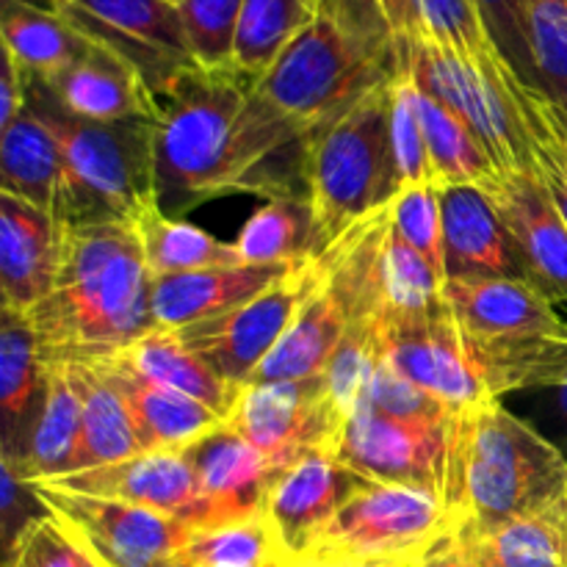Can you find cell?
Listing matches in <instances>:
<instances>
[{"label": "cell", "instance_id": "obj_1", "mask_svg": "<svg viewBox=\"0 0 567 567\" xmlns=\"http://www.w3.org/2000/svg\"><path fill=\"white\" fill-rule=\"evenodd\" d=\"M153 120L155 188L166 216L225 197L308 199V127L260 94L236 66L177 72L158 94Z\"/></svg>", "mask_w": 567, "mask_h": 567}, {"label": "cell", "instance_id": "obj_2", "mask_svg": "<svg viewBox=\"0 0 567 567\" xmlns=\"http://www.w3.org/2000/svg\"><path fill=\"white\" fill-rule=\"evenodd\" d=\"M136 221L64 225L55 286L31 313L42 363L111 358L155 330Z\"/></svg>", "mask_w": 567, "mask_h": 567}, {"label": "cell", "instance_id": "obj_3", "mask_svg": "<svg viewBox=\"0 0 567 567\" xmlns=\"http://www.w3.org/2000/svg\"><path fill=\"white\" fill-rule=\"evenodd\" d=\"M443 504L454 532L491 529L504 520L546 513L567 504V457L563 449L487 399L449 419Z\"/></svg>", "mask_w": 567, "mask_h": 567}, {"label": "cell", "instance_id": "obj_4", "mask_svg": "<svg viewBox=\"0 0 567 567\" xmlns=\"http://www.w3.org/2000/svg\"><path fill=\"white\" fill-rule=\"evenodd\" d=\"M399 70V39L382 0H321L313 22L258 89L297 125H324Z\"/></svg>", "mask_w": 567, "mask_h": 567}, {"label": "cell", "instance_id": "obj_5", "mask_svg": "<svg viewBox=\"0 0 567 567\" xmlns=\"http://www.w3.org/2000/svg\"><path fill=\"white\" fill-rule=\"evenodd\" d=\"M25 105L37 111L59 138L64 177L55 219L61 225L138 221L161 208L153 120H83L70 114L53 92L31 75Z\"/></svg>", "mask_w": 567, "mask_h": 567}, {"label": "cell", "instance_id": "obj_6", "mask_svg": "<svg viewBox=\"0 0 567 567\" xmlns=\"http://www.w3.org/2000/svg\"><path fill=\"white\" fill-rule=\"evenodd\" d=\"M391 81L310 131L308 194L316 258H321L349 227L396 197L391 161Z\"/></svg>", "mask_w": 567, "mask_h": 567}, {"label": "cell", "instance_id": "obj_7", "mask_svg": "<svg viewBox=\"0 0 567 567\" xmlns=\"http://www.w3.org/2000/svg\"><path fill=\"white\" fill-rule=\"evenodd\" d=\"M452 532V515L437 493L365 482L297 567H415Z\"/></svg>", "mask_w": 567, "mask_h": 567}, {"label": "cell", "instance_id": "obj_8", "mask_svg": "<svg viewBox=\"0 0 567 567\" xmlns=\"http://www.w3.org/2000/svg\"><path fill=\"white\" fill-rule=\"evenodd\" d=\"M399 64L421 92L454 111L474 131L496 172L532 169L518 105L520 78L502 53L480 59L424 39H399Z\"/></svg>", "mask_w": 567, "mask_h": 567}, {"label": "cell", "instance_id": "obj_9", "mask_svg": "<svg viewBox=\"0 0 567 567\" xmlns=\"http://www.w3.org/2000/svg\"><path fill=\"white\" fill-rule=\"evenodd\" d=\"M31 491L100 567H175L192 526L172 515L33 482Z\"/></svg>", "mask_w": 567, "mask_h": 567}, {"label": "cell", "instance_id": "obj_10", "mask_svg": "<svg viewBox=\"0 0 567 567\" xmlns=\"http://www.w3.org/2000/svg\"><path fill=\"white\" fill-rule=\"evenodd\" d=\"M321 280V258L305 260L282 275L275 286L249 302L225 310L214 319L177 330V336L230 385H249L264 360L297 319L299 308Z\"/></svg>", "mask_w": 567, "mask_h": 567}, {"label": "cell", "instance_id": "obj_11", "mask_svg": "<svg viewBox=\"0 0 567 567\" xmlns=\"http://www.w3.org/2000/svg\"><path fill=\"white\" fill-rule=\"evenodd\" d=\"M449 419L441 424L399 421L371 408L363 396L343 424L330 454L369 482L421 487L443 498Z\"/></svg>", "mask_w": 567, "mask_h": 567}, {"label": "cell", "instance_id": "obj_12", "mask_svg": "<svg viewBox=\"0 0 567 567\" xmlns=\"http://www.w3.org/2000/svg\"><path fill=\"white\" fill-rule=\"evenodd\" d=\"M61 17L89 42L131 61L153 94L194 66L181 11L172 0H64Z\"/></svg>", "mask_w": 567, "mask_h": 567}, {"label": "cell", "instance_id": "obj_13", "mask_svg": "<svg viewBox=\"0 0 567 567\" xmlns=\"http://www.w3.org/2000/svg\"><path fill=\"white\" fill-rule=\"evenodd\" d=\"M227 424L280 468L310 452H332L343 430L321 377L244 385Z\"/></svg>", "mask_w": 567, "mask_h": 567}, {"label": "cell", "instance_id": "obj_14", "mask_svg": "<svg viewBox=\"0 0 567 567\" xmlns=\"http://www.w3.org/2000/svg\"><path fill=\"white\" fill-rule=\"evenodd\" d=\"M382 343L385 358L408 380L432 393L449 413H460L493 399L471 354L468 338L446 299L426 316L388 321L382 327Z\"/></svg>", "mask_w": 567, "mask_h": 567}, {"label": "cell", "instance_id": "obj_15", "mask_svg": "<svg viewBox=\"0 0 567 567\" xmlns=\"http://www.w3.org/2000/svg\"><path fill=\"white\" fill-rule=\"evenodd\" d=\"M197 480L192 529H216L264 515L271 485L286 468L249 446L227 421L183 449Z\"/></svg>", "mask_w": 567, "mask_h": 567}, {"label": "cell", "instance_id": "obj_16", "mask_svg": "<svg viewBox=\"0 0 567 567\" xmlns=\"http://www.w3.org/2000/svg\"><path fill=\"white\" fill-rule=\"evenodd\" d=\"M482 188L513 238L526 280L567 310V221L540 177L535 169L496 172Z\"/></svg>", "mask_w": 567, "mask_h": 567}, {"label": "cell", "instance_id": "obj_17", "mask_svg": "<svg viewBox=\"0 0 567 567\" xmlns=\"http://www.w3.org/2000/svg\"><path fill=\"white\" fill-rule=\"evenodd\" d=\"M365 482L330 452L305 454L277 476L264 515L293 565Z\"/></svg>", "mask_w": 567, "mask_h": 567}, {"label": "cell", "instance_id": "obj_18", "mask_svg": "<svg viewBox=\"0 0 567 567\" xmlns=\"http://www.w3.org/2000/svg\"><path fill=\"white\" fill-rule=\"evenodd\" d=\"M42 485L138 504V507L172 515L186 526H192L199 502L197 480L183 449L181 452H142L136 457L75 471V474L42 482Z\"/></svg>", "mask_w": 567, "mask_h": 567}, {"label": "cell", "instance_id": "obj_19", "mask_svg": "<svg viewBox=\"0 0 567 567\" xmlns=\"http://www.w3.org/2000/svg\"><path fill=\"white\" fill-rule=\"evenodd\" d=\"M64 225L50 210L0 192V293L3 308L31 313L55 286Z\"/></svg>", "mask_w": 567, "mask_h": 567}, {"label": "cell", "instance_id": "obj_20", "mask_svg": "<svg viewBox=\"0 0 567 567\" xmlns=\"http://www.w3.org/2000/svg\"><path fill=\"white\" fill-rule=\"evenodd\" d=\"M443 297L471 341H515L567 327L557 305L518 277L449 280Z\"/></svg>", "mask_w": 567, "mask_h": 567}, {"label": "cell", "instance_id": "obj_21", "mask_svg": "<svg viewBox=\"0 0 567 567\" xmlns=\"http://www.w3.org/2000/svg\"><path fill=\"white\" fill-rule=\"evenodd\" d=\"M443 258L449 280L474 277H518L524 266L507 227L482 186H443Z\"/></svg>", "mask_w": 567, "mask_h": 567}, {"label": "cell", "instance_id": "obj_22", "mask_svg": "<svg viewBox=\"0 0 567 567\" xmlns=\"http://www.w3.org/2000/svg\"><path fill=\"white\" fill-rule=\"evenodd\" d=\"M42 83L70 114L83 120H155L158 114L155 94L142 72L103 44L92 42L75 64Z\"/></svg>", "mask_w": 567, "mask_h": 567}, {"label": "cell", "instance_id": "obj_23", "mask_svg": "<svg viewBox=\"0 0 567 567\" xmlns=\"http://www.w3.org/2000/svg\"><path fill=\"white\" fill-rule=\"evenodd\" d=\"M299 266V264H297ZM293 266H219V269L186 271V275L153 277L150 310L161 330H186L197 321L214 319L238 308L275 286Z\"/></svg>", "mask_w": 567, "mask_h": 567}, {"label": "cell", "instance_id": "obj_24", "mask_svg": "<svg viewBox=\"0 0 567 567\" xmlns=\"http://www.w3.org/2000/svg\"><path fill=\"white\" fill-rule=\"evenodd\" d=\"M81 402L64 363H42L37 402L22 432L20 449L9 454L28 485L50 482L78 468ZM6 454V452H0Z\"/></svg>", "mask_w": 567, "mask_h": 567}, {"label": "cell", "instance_id": "obj_25", "mask_svg": "<svg viewBox=\"0 0 567 567\" xmlns=\"http://www.w3.org/2000/svg\"><path fill=\"white\" fill-rule=\"evenodd\" d=\"M116 385L144 452H181L221 424L205 404L175 388L147 380L120 358L89 360Z\"/></svg>", "mask_w": 567, "mask_h": 567}, {"label": "cell", "instance_id": "obj_26", "mask_svg": "<svg viewBox=\"0 0 567 567\" xmlns=\"http://www.w3.org/2000/svg\"><path fill=\"white\" fill-rule=\"evenodd\" d=\"M111 358H120L122 363H127L133 371L158 382V385L175 388V391L197 399L199 404H205L221 421L230 419L238 404V396L244 391V388L221 380L175 330L155 327L147 336H142L131 347L122 349V352L111 354Z\"/></svg>", "mask_w": 567, "mask_h": 567}, {"label": "cell", "instance_id": "obj_27", "mask_svg": "<svg viewBox=\"0 0 567 567\" xmlns=\"http://www.w3.org/2000/svg\"><path fill=\"white\" fill-rule=\"evenodd\" d=\"M452 537L474 567H567V504Z\"/></svg>", "mask_w": 567, "mask_h": 567}, {"label": "cell", "instance_id": "obj_28", "mask_svg": "<svg viewBox=\"0 0 567 567\" xmlns=\"http://www.w3.org/2000/svg\"><path fill=\"white\" fill-rule=\"evenodd\" d=\"M64 177L59 138L33 109L0 131V192L20 197L55 216Z\"/></svg>", "mask_w": 567, "mask_h": 567}, {"label": "cell", "instance_id": "obj_29", "mask_svg": "<svg viewBox=\"0 0 567 567\" xmlns=\"http://www.w3.org/2000/svg\"><path fill=\"white\" fill-rule=\"evenodd\" d=\"M64 365L81 402V449H78L75 471L97 468L142 454L144 449L138 443L136 426L114 382L94 363Z\"/></svg>", "mask_w": 567, "mask_h": 567}, {"label": "cell", "instance_id": "obj_30", "mask_svg": "<svg viewBox=\"0 0 567 567\" xmlns=\"http://www.w3.org/2000/svg\"><path fill=\"white\" fill-rule=\"evenodd\" d=\"M0 37H3V53H9L37 81H50L64 72L92 44L61 14L31 9L14 0H3Z\"/></svg>", "mask_w": 567, "mask_h": 567}, {"label": "cell", "instance_id": "obj_31", "mask_svg": "<svg viewBox=\"0 0 567 567\" xmlns=\"http://www.w3.org/2000/svg\"><path fill=\"white\" fill-rule=\"evenodd\" d=\"M42 382V354L31 319L20 310L0 308V415L3 452L20 449Z\"/></svg>", "mask_w": 567, "mask_h": 567}, {"label": "cell", "instance_id": "obj_32", "mask_svg": "<svg viewBox=\"0 0 567 567\" xmlns=\"http://www.w3.org/2000/svg\"><path fill=\"white\" fill-rule=\"evenodd\" d=\"M399 39H424L465 55H496L476 0H382Z\"/></svg>", "mask_w": 567, "mask_h": 567}, {"label": "cell", "instance_id": "obj_33", "mask_svg": "<svg viewBox=\"0 0 567 567\" xmlns=\"http://www.w3.org/2000/svg\"><path fill=\"white\" fill-rule=\"evenodd\" d=\"M238 258L247 266H297L316 260L313 210L308 199H266L238 230Z\"/></svg>", "mask_w": 567, "mask_h": 567}, {"label": "cell", "instance_id": "obj_34", "mask_svg": "<svg viewBox=\"0 0 567 567\" xmlns=\"http://www.w3.org/2000/svg\"><path fill=\"white\" fill-rule=\"evenodd\" d=\"M413 83V78H410ZM413 103L419 111L421 131L430 150L432 172L437 188L443 186H482L496 175V166L487 158L485 147L468 125L454 111L421 92L413 83Z\"/></svg>", "mask_w": 567, "mask_h": 567}, {"label": "cell", "instance_id": "obj_35", "mask_svg": "<svg viewBox=\"0 0 567 567\" xmlns=\"http://www.w3.org/2000/svg\"><path fill=\"white\" fill-rule=\"evenodd\" d=\"M321 0H244L233 66L264 78L288 44L313 22Z\"/></svg>", "mask_w": 567, "mask_h": 567}, {"label": "cell", "instance_id": "obj_36", "mask_svg": "<svg viewBox=\"0 0 567 567\" xmlns=\"http://www.w3.org/2000/svg\"><path fill=\"white\" fill-rule=\"evenodd\" d=\"M142 233L144 260L150 277L186 275V271L219 269V266H241L236 247L219 241L208 230L188 225L183 219H172L164 210L155 208L136 221Z\"/></svg>", "mask_w": 567, "mask_h": 567}, {"label": "cell", "instance_id": "obj_37", "mask_svg": "<svg viewBox=\"0 0 567 567\" xmlns=\"http://www.w3.org/2000/svg\"><path fill=\"white\" fill-rule=\"evenodd\" d=\"M382 288H385V324L388 321L426 316L443 305L446 282L437 277L430 260L410 247L391 227L388 216L385 247H382Z\"/></svg>", "mask_w": 567, "mask_h": 567}, {"label": "cell", "instance_id": "obj_38", "mask_svg": "<svg viewBox=\"0 0 567 567\" xmlns=\"http://www.w3.org/2000/svg\"><path fill=\"white\" fill-rule=\"evenodd\" d=\"M271 563H291V559L282 551L266 515L192 532L186 548L177 557L181 567H260Z\"/></svg>", "mask_w": 567, "mask_h": 567}, {"label": "cell", "instance_id": "obj_39", "mask_svg": "<svg viewBox=\"0 0 567 567\" xmlns=\"http://www.w3.org/2000/svg\"><path fill=\"white\" fill-rule=\"evenodd\" d=\"M518 105L529 138L532 169L567 221V127L554 100L529 83H518Z\"/></svg>", "mask_w": 567, "mask_h": 567}, {"label": "cell", "instance_id": "obj_40", "mask_svg": "<svg viewBox=\"0 0 567 567\" xmlns=\"http://www.w3.org/2000/svg\"><path fill=\"white\" fill-rule=\"evenodd\" d=\"M526 33L537 86L557 105H567V0H524Z\"/></svg>", "mask_w": 567, "mask_h": 567}, {"label": "cell", "instance_id": "obj_41", "mask_svg": "<svg viewBox=\"0 0 567 567\" xmlns=\"http://www.w3.org/2000/svg\"><path fill=\"white\" fill-rule=\"evenodd\" d=\"M391 161L396 194L408 186H421V183L437 186L419 111L413 103V83L402 64L391 81Z\"/></svg>", "mask_w": 567, "mask_h": 567}, {"label": "cell", "instance_id": "obj_42", "mask_svg": "<svg viewBox=\"0 0 567 567\" xmlns=\"http://www.w3.org/2000/svg\"><path fill=\"white\" fill-rule=\"evenodd\" d=\"M241 9L244 0H181L177 3L194 64L205 70L233 66Z\"/></svg>", "mask_w": 567, "mask_h": 567}, {"label": "cell", "instance_id": "obj_43", "mask_svg": "<svg viewBox=\"0 0 567 567\" xmlns=\"http://www.w3.org/2000/svg\"><path fill=\"white\" fill-rule=\"evenodd\" d=\"M391 227L419 249L432 269L446 282V258H443V214H441V192L432 183L408 186L388 203Z\"/></svg>", "mask_w": 567, "mask_h": 567}, {"label": "cell", "instance_id": "obj_44", "mask_svg": "<svg viewBox=\"0 0 567 567\" xmlns=\"http://www.w3.org/2000/svg\"><path fill=\"white\" fill-rule=\"evenodd\" d=\"M365 399L380 413L399 421H415V424H441L452 415L432 393L408 380L388 358H382L374 369Z\"/></svg>", "mask_w": 567, "mask_h": 567}, {"label": "cell", "instance_id": "obj_45", "mask_svg": "<svg viewBox=\"0 0 567 567\" xmlns=\"http://www.w3.org/2000/svg\"><path fill=\"white\" fill-rule=\"evenodd\" d=\"M3 567H100L86 548L61 526L59 518L44 515L25 529Z\"/></svg>", "mask_w": 567, "mask_h": 567}, {"label": "cell", "instance_id": "obj_46", "mask_svg": "<svg viewBox=\"0 0 567 567\" xmlns=\"http://www.w3.org/2000/svg\"><path fill=\"white\" fill-rule=\"evenodd\" d=\"M480 3L482 17L487 22L493 42L502 50L504 59L509 61L518 78L529 86H537L535 61H532L529 33H526L524 20V0H476Z\"/></svg>", "mask_w": 567, "mask_h": 567}, {"label": "cell", "instance_id": "obj_47", "mask_svg": "<svg viewBox=\"0 0 567 567\" xmlns=\"http://www.w3.org/2000/svg\"><path fill=\"white\" fill-rule=\"evenodd\" d=\"M48 509L37 498L25 480L17 471L9 454H0V535H3V559L14 551L17 540L25 535L31 524L44 518Z\"/></svg>", "mask_w": 567, "mask_h": 567}, {"label": "cell", "instance_id": "obj_48", "mask_svg": "<svg viewBox=\"0 0 567 567\" xmlns=\"http://www.w3.org/2000/svg\"><path fill=\"white\" fill-rule=\"evenodd\" d=\"M28 103V72L3 53V75H0V131L22 114Z\"/></svg>", "mask_w": 567, "mask_h": 567}, {"label": "cell", "instance_id": "obj_49", "mask_svg": "<svg viewBox=\"0 0 567 567\" xmlns=\"http://www.w3.org/2000/svg\"><path fill=\"white\" fill-rule=\"evenodd\" d=\"M546 393H548V415H551V424H554L551 441L563 449L567 457V377L563 385Z\"/></svg>", "mask_w": 567, "mask_h": 567}, {"label": "cell", "instance_id": "obj_50", "mask_svg": "<svg viewBox=\"0 0 567 567\" xmlns=\"http://www.w3.org/2000/svg\"><path fill=\"white\" fill-rule=\"evenodd\" d=\"M415 567H474V565L468 563V557L460 551L457 543H454V537L449 535L441 546L432 548V551L426 554V557L421 559Z\"/></svg>", "mask_w": 567, "mask_h": 567}, {"label": "cell", "instance_id": "obj_51", "mask_svg": "<svg viewBox=\"0 0 567 567\" xmlns=\"http://www.w3.org/2000/svg\"><path fill=\"white\" fill-rule=\"evenodd\" d=\"M14 3L31 6V9H39V11H50V14H61L64 0H14Z\"/></svg>", "mask_w": 567, "mask_h": 567}, {"label": "cell", "instance_id": "obj_52", "mask_svg": "<svg viewBox=\"0 0 567 567\" xmlns=\"http://www.w3.org/2000/svg\"><path fill=\"white\" fill-rule=\"evenodd\" d=\"M559 109V116H563V122H565V127H567V105H557Z\"/></svg>", "mask_w": 567, "mask_h": 567}, {"label": "cell", "instance_id": "obj_53", "mask_svg": "<svg viewBox=\"0 0 567 567\" xmlns=\"http://www.w3.org/2000/svg\"><path fill=\"white\" fill-rule=\"evenodd\" d=\"M260 567H297V565H291V563H271V565H260Z\"/></svg>", "mask_w": 567, "mask_h": 567}, {"label": "cell", "instance_id": "obj_54", "mask_svg": "<svg viewBox=\"0 0 567 567\" xmlns=\"http://www.w3.org/2000/svg\"><path fill=\"white\" fill-rule=\"evenodd\" d=\"M172 3H175V6H177V3H181V0H172Z\"/></svg>", "mask_w": 567, "mask_h": 567}, {"label": "cell", "instance_id": "obj_55", "mask_svg": "<svg viewBox=\"0 0 567 567\" xmlns=\"http://www.w3.org/2000/svg\"><path fill=\"white\" fill-rule=\"evenodd\" d=\"M175 567H181V565H175Z\"/></svg>", "mask_w": 567, "mask_h": 567}]
</instances>
